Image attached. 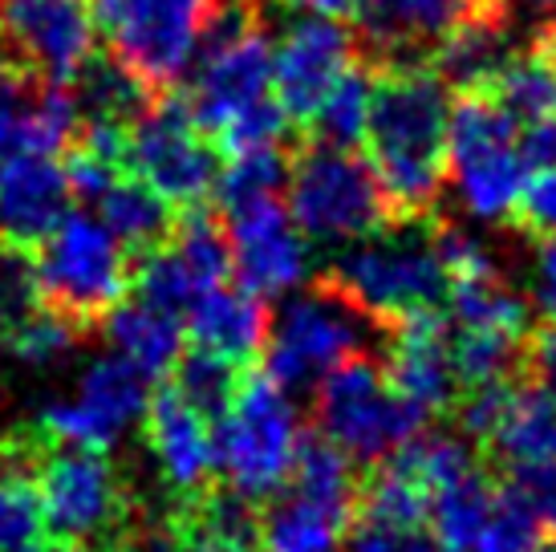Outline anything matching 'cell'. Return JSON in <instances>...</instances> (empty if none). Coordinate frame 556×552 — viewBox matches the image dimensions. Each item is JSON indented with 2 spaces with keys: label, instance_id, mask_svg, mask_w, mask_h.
I'll use <instances>...</instances> for the list:
<instances>
[{
  "label": "cell",
  "instance_id": "5bb4252c",
  "mask_svg": "<svg viewBox=\"0 0 556 552\" xmlns=\"http://www.w3.org/2000/svg\"><path fill=\"white\" fill-rule=\"evenodd\" d=\"M147 374L130 366L126 357L110 353L98 357L78 382V394L70 402H49L37 414V430L49 443H78L106 451L135 427L147 411Z\"/></svg>",
  "mask_w": 556,
  "mask_h": 552
},
{
  "label": "cell",
  "instance_id": "4dcf8cb0",
  "mask_svg": "<svg viewBox=\"0 0 556 552\" xmlns=\"http://www.w3.org/2000/svg\"><path fill=\"white\" fill-rule=\"evenodd\" d=\"M492 479L483 467H471L464 476L447 479L431 491V507H427V524H431V537L443 552H467L476 540L483 516L492 512L495 500Z\"/></svg>",
  "mask_w": 556,
  "mask_h": 552
},
{
  "label": "cell",
  "instance_id": "f907efd6",
  "mask_svg": "<svg viewBox=\"0 0 556 552\" xmlns=\"http://www.w3.org/2000/svg\"><path fill=\"white\" fill-rule=\"evenodd\" d=\"M415 552H443V549H439V544H427V540H422V544H418Z\"/></svg>",
  "mask_w": 556,
  "mask_h": 552
},
{
  "label": "cell",
  "instance_id": "ffe728a7",
  "mask_svg": "<svg viewBox=\"0 0 556 552\" xmlns=\"http://www.w3.org/2000/svg\"><path fill=\"white\" fill-rule=\"evenodd\" d=\"M387 362L382 374L399 390L402 399H410L422 414L451 411L459 399V378L451 362V325L439 309H422L402 317L399 325L387 329Z\"/></svg>",
  "mask_w": 556,
  "mask_h": 552
},
{
  "label": "cell",
  "instance_id": "e0dca14e",
  "mask_svg": "<svg viewBox=\"0 0 556 552\" xmlns=\"http://www.w3.org/2000/svg\"><path fill=\"white\" fill-rule=\"evenodd\" d=\"M431 491L399 451L366 484H357L350 512V552H415L422 544Z\"/></svg>",
  "mask_w": 556,
  "mask_h": 552
},
{
  "label": "cell",
  "instance_id": "7dc6e473",
  "mask_svg": "<svg viewBox=\"0 0 556 552\" xmlns=\"http://www.w3.org/2000/svg\"><path fill=\"white\" fill-rule=\"evenodd\" d=\"M285 4H296V9L325 16V21H354L362 0H285Z\"/></svg>",
  "mask_w": 556,
  "mask_h": 552
},
{
  "label": "cell",
  "instance_id": "bcb514c9",
  "mask_svg": "<svg viewBox=\"0 0 556 552\" xmlns=\"http://www.w3.org/2000/svg\"><path fill=\"white\" fill-rule=\"evenodd\" d=\"M130 552H187L184 524L170 520V524H159V528H147V532L130 544Z\"/></svg>",
  "mask_w": 556,
  "mask_h": 552
},
{
  "label": "cell",
  "instance_id": "d6a6232c",
  "mask_svg": "<svg viewBox=\"0 0 556 552\" xmlns=\"http://www.w3.org/2000/svg\"><path fill=\"white\" fill-rule=\"evenodd\" d=\"M289 484H293V491L309 495V500H321V504L341 507V512H354V460L333 439H325L321 430L317 435H301Z\"/></svg>",
  "mask_w": 556,
  "mask_h": 552
},
{
  "label": "cell",
  "instance_id": "52a82bcc",
  "mask_svg": "<svg viewBox=\"0 0 556 552\" xmlns=\"http://www.w3.org/2000/svg\"><path fill=\"white\" fill-rule=\"evenodd\" d=\"M289 215L305 240L354 244L390 228V208L370 163L354 147L305 138L289 163Z\"/></svg>",
  "mask_w": 556,
  "mask_h": 552
},
{
  "label": "cell",
  "instance_id": "2e32d148",
  "mask_svg": "<svg viewBox=\"0 0 556 552\" xmlns=\"http://www.w3.org/2000/svg\"><path fill=\"white\" fill-rule=\"evenodd\" d=\"M354 58L357 41L341 29V21L309 13L285 29L280 46L273 49V98L285 110V118L296 123V130L309 126L329 86L345 74Z\"/></svg>",
  "mask_w": 556,
  "mask_h": 552
},
{
  "label": "cell",
  "instance_id": "60d3db41",
  "mask_svg": "<svg viewBox=\"0 0 556 552\" xmlns=\"http://www.w3.org/2000/svg\"><path fill=\"white\" fill-rule=\"evenodd\" d=\"M511 228H520L528 240L556 236V163L541 167V175H528L516 212H511Z\"/></svg>",
  "mask_w": 556,
  "mask_h": 552
},
{
  "label": "cell",
  "instance_id": "5b68a950",
  "mask_svg": "<svg viewBox=\"0 0 556 552\" xmlns=\"http://www.w3.org/2000/svg\"><path fill=\"white\" fill-rule=\"evenodd\" d=\"M528 175L520 123L488 90L459 93L447 114V179L467 215L483 224L511 219Z\"/></svg>",
  "mask_w": 556,
  "mask_h": 552
},
{
  "label": "cell",
  "instance_id": "ac0fdd59",
  "mask_svg": "<svg viewBox=\"0 0 556 552\" xmlns=\"http://www.w3.org/2000/svg\"><path fill=\"white\" fill-rule=\"evenodd\" d=\"M81 130L74 90L0 62V159L65 154Z\"/></svg>",
  "mask_w": 556,
  "mask_h": 552
},
{
  "label": "cell",
  "instance_id": "7a4b0ae2",
  "mask_svg": "<svg viewBox=\"0 0 556 552\" xmlns=\"http://www.w3.org/2000/svg\"><path fill=\"white\" fill-rule=\"evenodd\" d=\"M325 280L378 329H390L410 313L439 309L447 301V268L434 244L431 219L390 224L366 240H354V248H345L333 261Z\"/></svg>",
  "mask_w": 556,
  "mask_h": 552
},
{
  "label": "cell",
  "instance_id": "1f68e13d",
  "mask_svg": "<svg viewBox=\"0 0 556 552\" xmlns=\"http://www.w3.org/2000/svg\"><path fill=\"white\" fill-rule=\"evenodd\" d=\"M370 93H374V65L350 62L345 74L329 86L317 114L301 130L313 142H333V147H357L366 138V118H370Z\"/></svg>",
  "mask_w": 556,
  "mask_h": 552
},
{
  "label": "cell",
  "instance_id": "cb8c5ba5",
  "mask_svg": "<svg viewBox=\"0 0 556 552\" xmlns=\"http://www.w3.org/2000/svg\"><path fill=\"white\" fill-rule=\"evenodd\" d=\"M516 53L511 41V13L508 9H483V13L459 21L455 29L431 49L434 74L447 81V90H492V81L500 77V70L508 65V58Z\"/></svg>",
  "mask_w": 556,
  "mask_h": 552
},
{
  "label": "cell",
  "instance_id": "f35d334b",
  "mask_svg": "<svg viewBox=\"0 0 556 552\" xmlns=\"http://www.w3.org/2000/svg\"><path fill=\"white\" fill-rule=\"evenodd\" d=\"M37 309H41V280L33 252L0 240V338H9L21 322H29Z\"/></svg>",
  "mask_w": 556,
  "mask_h": 552
},
{
  "label": "cell",
  "instance_id": "9c48e42d",
  "mask_svg": "<svg viewBox=\"0 0 556 552\" xmlns=\"http://www.w3.org/2000/svg\"><path fill=\"white\" fill-rule=\"evenodd\" d=\"M317 430L350 455V460H387L402 443H410L431 414H422L410 399L387 382L382 362L370 353H354L333 366L313 386Z\"/></svg>",
  "mask_w": 556,
  "mask_h": 552
},
{
  "label": "cell",
  "instance_id": "603a6c76",
  "mask_svg": "<svg viewBox=\"0 0 556 552\" xmlns=\"http://www.w3.org/2000/svg\"><path fill=\"white\" fill-rule=\"evenodd\" d=\"M184 313V338L195 350L216 353L232 366H248L252 357H261L264 338H268V309H264V297L248 292L244 285L224 280L195 297Z\"/></svg>",
  "mask_w": 556,
  "mask_h": 552
},
{
  "label": "cell",
  "instance_id": "f1b7e54d",
  "mask_svg": "<svg viewBox=\"0 0 556 552\" xmlns=\"http://www.w3.org/2000/svg\"><path fill=\"white\" fill-rule=\"evenodd\" d=\"M447 309L455 329H500V334H528V305L511 289L504 273H471L447 280Z\"/></svg>",
  "mask_w": 556,
  "mask_h": 552
},
{
  "label": "cell",
  "instance_id": "f546056e",
  "mask_svg": "<svg viewBox=\"0 0 556 552\" xmlns=\"http://www.w3.org/2000/svg\"><path fill=\"white\" fill-rule=\"evenodd\" d=\"M74 102L81 110V123H118L130 126L142 110L155 102V93L142 86L118 58H98L81 65V74L70 81Z\"/></svg>",
  "mask_w": 556,
  "mask_h": 552
},
{
  "label": "cell",
  "instance_id": "816d5d0a",
  "mask_svg": "<svg viewBox=\"0 0 556 552\" xmlns=\"http://www.w3.org/2000/svg\"><path fill=\"white\" fill-rule=\"evenodd\" d=\"M544 552H556V544H553V549H544Z\"/></svg>",
  "mask_w": 556,
  "mask_h": 552
},
{
  "label": "cell",
  "instance_id": "8fae6325",
  "mask_svg": "<svg viewBox=\"0 0 556 552\" xmlns=\"http://www.w3.org/2000/svg\"><path fill=\"white\" fill-rule=\"evenodd\" d=\"M123 167L159 191L170 208H195L216 191L219 151L179 93H163L126 126Z\"/></svg>",
  "mask_w": 556,
  "mask_h": 552
},
{
  "label": "cell",
  "instance_id": "4316f807",
  "mask_svg": "<svg viewBox=\"0 0 556 552\" xmlns=\"http://www.w3.org/2000/svg\"><path fill=\"white\" fill-rule=\"evenodd\" d=\"M350 512L289 491L256 528V552H338Z\"/></svg>",
  "mask_w": 556,
  "mask_h": 552
},
{
  "label": "cell",
  "instance_id": "c3c4849f",
  "mask_svg": "<svg viewBox=\"0 0 556 552\" xmlns=\"http://www.w3.org/2000/svg\"><path fill=\"white\" fill-rule=\"evenodd\" d=\"M508 13H556V0H500Z\"/></svg>",
  "mask_w": 556,
  "mask_h": 552
},
{
  "label": "cell",
  "instance_id": "44dd1931",
  "mask_svg": "<svg viewBox=\"0 0 556 552\" xmlns=\"http://www.w3.org/2000/svg\"><path fill=\"white\" fill-rule=\"evenodd\" d=\"M495 4L500 0H362L354 21L366 49H370V62L399 65L427 62L431 49L459 21L483 13V9H495Z\"/></svg>",
  "mask_w": 556,
  "mask_h": 552
},
{
  "label": "cell",
  "instance_id": "681fc988",
  "mask_svg": "<svg viewBox=\"0 0 556 552\" xmlns=\"http://www.w3.org/2000/svg\"><path fill=\"white\" fill-rule=\"evenodd\" d=\"M58 552H102V549H93V544H65V549Z\"/></svg>",
  "mask_w": 556,
  "mask_h": 552
},
{
  "label": "cell",
  "instance_id": "7402d4cb",
  "mask_svg": "<svg viewBox=\"0 0 556 552\" xmlns=\"http://www.w3.org/2000/svg\"><path fill=\"white\" fill-rule=\"evenodd\" d=\"M65 167L53 154H9L0 159V240L37 248L70 212Z\"/></svg>",
  "mask_w": 556,
  "mask_h": 552
},
{
  "label": "cell",
  "instance_id": "d590c367",
  "mask_svg": "<svg viewBox=\"0 0 556 552\" xmlns=\"http://www.w3.org/2000/svg\"><path fill=\"white\" fill-rule=\"evenodd\" d=\"M548 528L536 520V512L516 491H495L492 512L483 516L476 540L467 552H544Z\"/></svg>",
  "mask_w": 556,
  "mask_h": 552
},
{
  "label": "cell",
  "instance_id": "f6af8a7d",
  "mask_svg": "<svg viewBox=\"0 0 556 552\" xmlns=\"http://www.w3.org/2000/svg\"><path fill=\"white\" fill-rule=\"evenodd\" d=\"M179 524H184L187 532V552H256V544L252 540H236V537H224V532H212V528H203V524H195L191 516H179Z\"/></svg>",
  "mask_w": 556,
  "mask_h": 552
},
{
  "label": "cell",
  "instance_id": "ee69618b",
  "mask_svg": "<svg viewBox=\"0 0 556 552\" xmlns=\"http://www.w3.org/2000/svg\"><path fill=\"white\" fill-rule=\"evenodd\" d=\"M520 378L548 390V394H556V322H544L541 329H532L525 338Z\"/></svg>",
  "mask_w": 556,
  "mask_h": 552
},
{
  "label": "cell",
  "instance_id": "ab89813d",
  "mask_svg": "<svg viewBox=\"0 0 556 552\" xmlns=\"http://www.w3.org/2000/svg\"><path fill=\"white\" fill-rule=\"evenodd\" d=\"M4 341H9V350H13L16 362L46 369V366H53V362H62V357H70V353L78 350L81 329H74L65 317H58L53 309L41 305L29 322L16 325Z\"/></svg>",
  "mask_w": 556,
  "mask_h": 552
},
{
  "label": "cell",
  "instance_id": "6da1fadb",
  "mask_svg": "<svg viewBox=\"0 0 556 552\" xmlns=\"http://www.w3.org/2000/svg\"><path fill=\"white\" fill-rule=\"evenodd\" d=\"M447 81L427 62L374 65L362 142L394 224L431 219L447 187Z\"/></svg>",
  "mask_w": 556,
  "mask_h": 552
},
{
  "label": "cell",
  "instance_id": "484cf974",
  "mask_svg": "<svg viewBox=\"0 0 556 552\" xmlns=\"http://www.w3.org/2000/svg\"><path fill=\"white\" fill-rule=\"evenodd\" d=\"M504 463H544L556 460V394L525 382L516 374L511 399L488 439Z\"/></svg>",
  "mask_w": 556,
  "mask_h": 552
},
{
  "label": "cell",
  "instance_id": "7c38bea8",
  "mask_svg": "<svg viewBox=\"0 0 556 552\" xmlns=\"http://www.w3.org/2000/svg\"><path fill=\"white\" fill-rule=\"evenodd\" d=\"M49 532L65 544H90L114 532L130 512L126 484L106 451L78 443H46L33 476Z\"/></svg>",
  "mask_w": 556,
  "mask_h": 552
},
{
  "label": "cell",
  "instance_id": "83f0119b",
  "mask_svg": "<svg viewBox=\"0 0 556 552\" xmlns=\"http://www.w3.org/2000/svg\"><path fill=\"white\" fill-rule=\"evenodd\" d=\"M98 208H102V224L130 252V261L142 256V252H151V248H159L170 236V228H175V208L159 191H151L142 179H135L130 171H123L102 191Z\"/></svg>",
  "mask_w": 556,
  "mask_h": 552
},
{
  "label": "cell",
  "instance_id": "e575fe53",
  "mask_svg": "<svg viewBox=\"0 0 556 552\" xmlns=\"http://www.w3.org/2000/svg\"><path fill=\"white\" fill-rule=\"evenodd\" d=\"M49 532L33 476L4 472L0 476V552H49Z\"/></svg>",
  "mask_w": 556,
  "mask_h": 552
},
{
  "label": "cell",
  "instance_id": "30bf717a",
  "mask_svg": "<svg viewBox=\"0 0 556 552\" xmlns=\"http://www.w3.org/2000/svg\"><path fill=\"white\" fill-rule=\"evenodd\" d=\"M378 325L362 317L329 280L285 301L277 317H268L264 369L280 390H313L345 357L366 353V341Z\"/></svg>",
  "mask_w": 556,
  "mask_h": 552
},
{
  "label": "cell",
  "instance_id": "d6986e66",
  "mask_svg": "<svg viewBox=\"0 0 556 552\" xmlns=\"http://www.w3.org/2000/svg\"><path fill=\"white\" fill-rule=\"evenodd\" d=\"M142 427H147V447L155 455L163 484H170L179 495H191V500L212 488V479H216V427L200 406H191L175 390V382H163L147 399Z\"/></svg>",
  "mask_w": 556,
  "mask_h": 552
},
{
  "label": "cell",
  "instance_id": "836d02e7",
  "mask_svg": "<svg viewBox=\"0 0 556 552\" xmlns=\"http://www.w3.org/2000/svg\"><path fill=\"white\" fill-rule=\"evenodd\" d=\"M525 338L520 334H500V329H455L451 334V362H455L459 386H479L492 382V378L520 374Z\"/></svg>",
  "mask_w": 556,
  "mask_h": 552
},
{
  "label": "cell",
  "instance_id": "ba28073f",
  "mask_svg": "<svg viewBox=\"0 0 556 552\" xmlns=\"http://www.w3.org/2000/svg\"><path fill=\"white\" fill-rule=\"evenodd\" d=\"M268 98H273V46L264 16L256 13V0H244L236 13L224 4V13L203 41L200 74L191 81V98H184L187 110L216 147L224 130H232Z\"/></svg>",
  "mask_w": 556,
  "mask_h": 552
},
{
  "label": "cell",
  "instance_id": "7bdbcfd3",
  "mask_svg": "<svg viewBox=\"0 0 556 552\" xmlns=\"http://www.w3.org/2000/svg\"><path fill=\"white\" fill-rule=\"evenodd\" d=\"M528 301L544 322H556V236L532 240V264H528Z\"/></svg>",
  "mask_w": 556,
  "mask_h": 552
},
{
  "label": "cell",
  "instance_id": "3957f363",
  "mask_svg": "<svg viewBox=\"0 0 556 552\" xmlns=\"http://www.w3.org/2000/svg\"><path fill=\"white\" fill-rule=\"evenodd\" d=\"M212 427H216V472L224 476L228 491L256 504L289 488L301 423L289 390H280L268 378V369H240L232 399Z\"/></svg>",
  "mask_w": 556,
  "mask_h": 552
},
{
  "label": "cell",
  "instance_id": "277c9868",
  "mask_svg": "<svg viewBox=\"0 0 556 552\" xmlns=\"http://www.w3.org/2000/svg\"><path fill=\"white\" fill-rule=\"evenodd\" d=\"M33 252H37L33 261L41 280V305L53 309L81 334L98 329L130 292L135 261L102 224V215L65 212L58 228Z\"/></svg>",
  "mask_w": 556,
  "mask_h": 552
},
{
  "label": "cell",
  "instance_id": "4fadbf2b",
  "mask_svg": "<svg viewBox=\"0 0 556 552\" xmlns=\"http://www.w3.org/2000/svg\"><path fill=\"white\" fill-rule=\"evenodd\" d=\"M86 0H0V62L70 86L98 53Z\"/></svg>",
  "mask_w": 556,
  "mask_h": 552
},
{
  "label": "cell",
  "instance_id": "d4e9b609",
  "mask_svg": "<svg viewBox=\"0 0 556 552\" xmlns=\"http://www.w3.org/2000/svg\"><path fill=\"white\" fill-rule=\"evenodd\" d=\"M102 325H106V334H110V341H114L118 357H126V362L139 369V374H147V378H167L187 341L179 313L147 305V301L118 305Z\"/></svg>",
  "mask_w": 556,
  "mask_h": 552
},
{
  "label": "cell",
  "instance_id": "8992f818",
  "mask_svg": "<svg viewBox=\"0 0 556 552\" xmlns=\"http://www.w3.org/2000/svg\"><path fill=\"white\" fill-rule=\"evenodd\" d=\"M90 13L110 58L163 98L184 81L187 65L224 13V0H93Z\"/></svg>",
  "mask_w": 556,
  "mask_h": 552
},
{
  "label": "cell",
  "instance_id": "74e56055",
  "mask_svg": "<svg viewBox=\"0 0 556 552\" xmlns=\"http://www.w3.org/2000/svg\"><path fill=\"white\" fill-rule=\"evenodd\" d=\"M240 369L244 366H232V362H224V357H216V353L207 350H191L179 353V362H175V390L184 394L191 406H200L212 423H216V414L228 406V399H232L236 390V378H240Z\"/></svg>",
  "mask_w": 556,
  "mask_h": 552
},
{
  "label": "cell",
  "instance_id": "b9f144b4",
  "mask_svg": "<svg viewBox=\"0 0 556 552\" xmlns=\"http://www.w3.org/2000/svg\"><path fill=\"white\" fill-rule=\"evenodd\" d=\"M508 491H516L532 512L536 520L556 532V460L544 463H511Z\"/></svg>",
  "mask_w": 556,
  "mask_h": 552
},
{
  "label": "cell",
  "instance_id": "8d00e7d4",
  "mask_svg": "<svg viewBox=\"0 0 556 552\" xmlns=\"http://www.w3.org/2000/svg\"><path fill=\"white\" fill-rule=\"evenodd\" d=\"M289 179V154L280 147H256V151L232 154L216 175L219 208H236V203L261 200V196H277Z\"/></svg>",
  "mask_w": 556,
  "mask_h": 552
},
{
  "label": "cell",
  "instance_id": "9a60e30c",
  "mask_svg": "<svg viewBox=\"0 0 556 552\" xmlns=\"http://www.w3.org/2000/svg\"><path fill=\"white\" fill-rule=\"evenodd\" d=\"M228 248H232L236 280L256 297L293 292L309 273V240L293 224L289 208L277 196L224 208Z\"/></svg>",
  "mask_w": 556,
  "mask_h": 552
}]
</instances>
